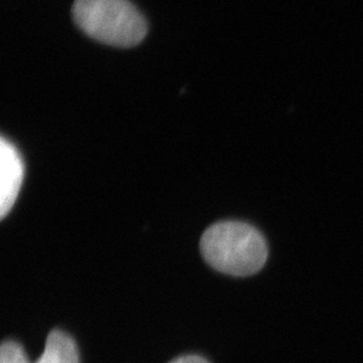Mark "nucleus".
<instances>
[{
  "label": "nucleus",
  "instance_id": "f257e3e1",
  "mask_svg": "<svg viewBox=\"0 0 363 363\" xmlns=\"http://www.w3.org/2000/svg\"><path fill=\"white\" fill-rule=\"evenodd\" d=\"M200 250L209 266L233 277L255 274L268 257L267 243L260 232L239 221H223L207 228Z\"/></svg>",
  "mask_w": 363,
  "mask_h": 363
},
{
  "label": "nucleus",
  "instance_id": "f03ea898",
  "mask_svg": "<svg viewBox=\"0 0 363 363\" xmlns=\"http://www.w3.org/2000/svg\"><path fill=\"white\" fill-rule=\"evenodd\" d=\"M72 16L91 38L118 48L140 44L147 33L144 17L128 0H76Z\"/></svg>",
  "mask_w": 363,
  "mask_h": 363
},
{
  "label": "nucleus",
  "instance_id": "7ed1b4c3",
  "mask_svg": "<svg viewBox=\"0 0 363 363\" xmlns=\"http://www.w3.org/2000/svg\"><path fill=\"white\" fill-rule=\"evenodd\" d=\"M24 162L12 143L0 141V216L10 213L17 200L24 179Z\"/></svg>",
  "mask_w": 363,
  "mask_h": 363
},
{
  "label": "nucleus",
  "instance_id": "20e7f679",
  "mask_svg": "<svg viewBox=\"0 0 363 363\" xmlns=\"http://www.w3.org/2000/svg\"><path fill=\"white\" fill-rule=\"evenodd\" d=\"M35 363H80L79 354L72 337L55 329L48 334L44 353Z\"/></svg>",
  "mask_w": 363,
  "mask_h": 363
},
{
  "label": "nucleus",
  "instance_id": "39448f33",
  "mask_svg": "<svg viewBox=\"0 0 363 363\" xmlns=\"http://www.w3.org/2000/svg\"><path fill=\"white\" fill-rule=\"evenodd\" d=\"M0 363H30L19 343L5 341L0 348Z\"/></svg>",
  "mask_w": 363,
  "mask_h": 363
},
{
  "label": "nucleus",
  "instance_id": "423d86ee",
  "mask_svg": "<svg viewBox=\"0 0 363 363\" xmlns=\"http://www.w3.org/2000/svg\"><path fill=\"white\" fill-rule=\"evenodd\" d=\"M169 363H209L203 357L198 355H186V357H178Z\"/></svg>",
  "mask_w": 363,
  "mask_h": 363
}]
</instances>
